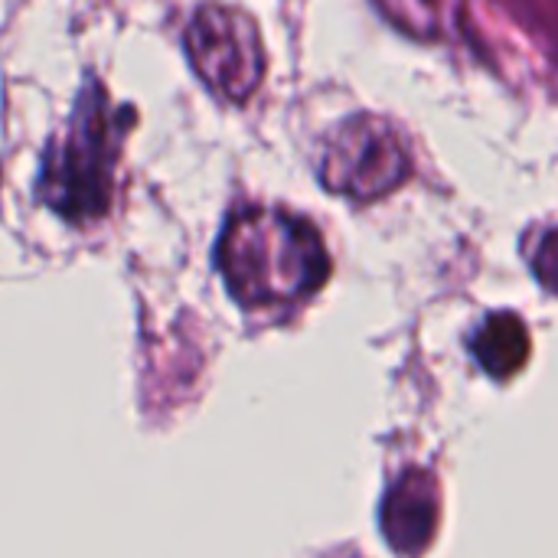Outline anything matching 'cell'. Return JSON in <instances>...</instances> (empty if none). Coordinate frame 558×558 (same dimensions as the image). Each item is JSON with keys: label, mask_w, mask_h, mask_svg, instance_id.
Segmentation results:
<instances>
[{"label": "cell", "mask_w": 558, "mask_h": 558, "mask_svg": "<svg viewBox=\"0 0 558 558\" xmlns=\"http://www.w3.org/2000/svg\"><path fill=\"white\" fill-rule=\"evenodd\" d=\"M409 170L412 160L399 131L376 114H353L337 124L320 154V183L360 203L392 193Z\"/></svg>", "instance_id": "3957f363"}, {"label": "cell", "mask_w": 558, "mask_h": 558, "mask_svg": "<svg viewBox=\"0 0 558 558\" xmlns=\"http://www.w3.org/2000/svg\"><path fill=\"white\" fill-rule=\"evenodd\" d=\"M438 530V487L425 471H409L383 504V533L399 556H422Z\"/></svg>", "instance_id": "5b68a950"}, {"label": "cell", "mask_w": 558, "mask_h": 558, "mask_svg": "<svg viewBox=\"0 0 558 558\" xmlns=\"http://www.w3.org/2000/svg\"><path fill=\"white\" fill-rule=\"evenodd\" d=\"M533 271H536V278H539V284L546 291L558 294V229L546 232L539 239V248L533 255Z\"/></svg>", "instance_id": "ba28073f"}, {"label": "cell", "mask_w": 558, "mask_h": 558, "mask_svg": "<svg viewBox=\"0 0 558 558\" xmlns=\"http://www.w3.org/2000/svg\"><path fill=\"white\" fill-rule=\"evenodd\" d=\"M128 121L131 114L111 105L98 82L85 85L65 134L49 144L39 170V196L49 209L69 222H88L108 213Z\"/></svg>", "instance_id": "7a4b0ae2"}, {"label": "cell", "mask_w": 558, "mask_h": 558, "mask_svg": "<svg viewBox=\"0 0 558 558\" xmlns=\"http://www.w3.org/2000/svg\"><path fill=\"white\" fill-rule=\"evenodd\" d=\"M471 350H474L477 363L490 376L510 379L530 360V333H526V324L517 314H507V311L490 314L484 320V327L474 333Z\"/></svg>", "instance_id": "8992f818"}, {"label": "cell", "mask_w": 558, "mask_h": 558, "mask_svg": "<svg viewBox=\"0 0 558 558\" xmlns=\"http://www.w3.org/2000/svg\"><path fill=\"white\" fill-rule=\"evenodd\" d=\"M216 265L245 307H281L311 298L330 275L320 232L288 209L235 213L216 245Z\"/></svg>", "instance_id": "6da1fadb"}, {"label": "cell", "mask_w": 558, "mask_h": 558, "mask_svg": "<svg viewBox=\"0 0 558 558\" xmlns=\"http://www.w3.org/2000/svg\"><path fill=\"white\" fill-rule=\"evenodd\" d=\"M196 75L226 101H245L265 75V43L255 20L229 3H206L186 29Z\"/></svg>", "instance_id": "277c9868"}, {"label": "cell", "mask_w": 558, "mask_h": 558, "mask_svg": "<svg viewBox=\"0 0 558 558\" xmlns=\"http://www.w3.org/2000/svg\"><path fill=\"white\" fill-rule=\"evenodd\" d=\"M379 7L415 39H458L468 20V0H379Z\"/></svg>", "instance_id": "52a82bcc"}]
</instances>
